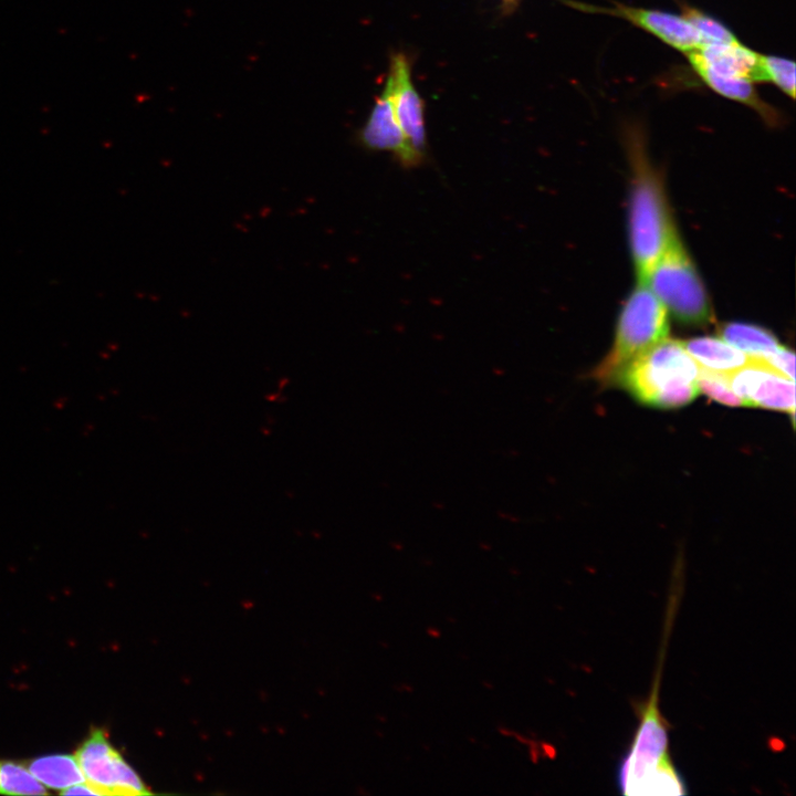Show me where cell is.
<instances>
[{
  "instance_id": "cell-3",
  "label": "cell",
  "mask_w": 796,
  "mask_h": 796,
  "mask_svg": "<svg viewBox=\"0 0 796 796\" xmlns=\"http://www.w3.org/2000/svg\"><path fill=\"white\" fill-rule=\"evenodd\" d=\"M699 373L683 342L667 337L632 359L616 383L642 404L678 408L700 392Z\"/></svg>"
},
{
  "instance_id": "cell-7",
  "label": "cell",
  "mask_w": 796,
  "mask_h": 796,
  "mask_svg": "<svg viewBox=\"0 0 796 796\" xmlns=\"http://www.w3.org/2000/svg\"><path fill=\"white\" fill-rule=\"evenodd\" d=\"M726 375L730 387L742 401V406L785 411L794 417V380L783 376L762 359L751 357L746 365Z\"/></svg>"
},
{
  "instance_id": "cell-17",
  "label": "cell",
  "mask_w": 796,
  "mask_h": 796,
  "mask_svg": "<svg viewBox=\"0 0 796 796\" xmlns=\"http://www.w3.org/2000/svg\"><path fill=\"white\" fill-rule=\"evenodd\" d=\"M683 15L698 31L702 45L739 41L725 25L696 9L685 8Z\"/></svg>"
},
{
  "instance_id": "cell-13",
  "label": "cell",
  "mask_w": 796,
  "mask_h": 796,
  "mask_svg": "<svg viewBox=\"0 0 796 796\" xmlns=\"http://www.w3.org/2000/svg\"><path fill=\"white\" fill-rule=\"evenodd\" d=\"M683 344L701 368L716 373L729 374L746 365L751 359L720 336L695 337Z\"/></svg>"
},
{
  "instance_id": "cell-21",
  "label": "cell",
  "mask_w": 796,
  "mask_h": 796,
  "mask_svg": "<svg viewBox=\"0 0 796 796\" xmlns=\"http://www.w3.org/2000/svg\"><path fill=\"white\" fill-rule=\"evenodd\" d=\"M503 11L506 13H511L515 8L519 6L521 0H501Z\"/></svg>"
},
{
  "instance_id": "cell-14",
  "label": "cell",
  "mask_w": 796,
  "mask_h": 796,
  "mask_svg": "<svg viewBox=\"0 0 796 796\" xmlns=\"http://www.w3.org/2000/svg\"><path fill=\"white\" fill-rule=\"evenodd\" d=\"M23 764L45 787L63 790L72 785L86 782L74 755H48Z\"/></svg>"
},
{
  "instance_id": "cell-2",
  "label": "cell",
  "mask_w": 796,
  "mask_h": 796,
  "mask_svg": "<svg viewBox=\"0 0 796 796\" xmlns=\"http://www.w3.org/2000/svg\"><path fill=\"white\" fill-rule=\"evenodd\" d=\"M660 669L648 700L639 709V724L617 769L626 795H682L687 786L669 755L668 724L658 706Z\"/></svg>"
},
{
  "instance_id": "cell-19",
  "label": "cell",
  "mask_w": 796,
  "mask_h": 796,
  "mask_svg": "<svg viewBox=\"0 0 796 796\" xmlns=\"http://www.w3.org/2000/svg\"><path fill=\"white\" fill-rule=\"evenodd\" d=\"M762 64L766 82L774 83L790 98L795 97V62L783 57L763 55Z\"/></svg>"
},
{
  "instance_id": "cell-8",
  "label": "cell",
  "mask_w": 796,
  "mask_h": 796,
  "mask_svg": "<svg viewBox=\"0 0 796 796\" xmlns=\"http://www.w3.org/2000/svg\"><path fill=\"white\" fill-rule=\"evenodd\" d=\"M398 124L409 147L422 159L427 150L425 102L413 86L408 56L401 52L390 55L386 78Z\"/></svg>"
},
{
  "instance_id": "cell-4",
  "label": "cell",
  "mask_w": 796,
  "mask_h": 796,
  "mask_svg": "<svg viewBox=\"0 0 796 796\" xmlns=\"http://www.w3.org/2000/svg\"><path fill=\"white\" fill-rule=\"evenodd\" d=\"M668 334L667 308L646 284L638 283L620 312L612 347L594 376L601 383H616L632 359Z\"/></svg>"
},
{
  "instance_id": "cell-9",
  "label": "cell",
  "mask_w": 796,
  "mask_h": 796,
  "mask_svg": "<svg viewBox=\"0 0 796 796\" xmlns=\"http://www.w3.org/2000/svg\"><path fill=\"white\" fill-rule=\"evenodd\" d=\"M356 139L365 149L390 151L400 165L407 168L415 167L423 160L409 147L398 124L387 80L368 118L357 132Z\"/></svg>"
},
{
  "instance_id": "cell-12",
  "label": "cell",
  "mask_w": 796,
  "mask_h": 796,
  "mask_svg": "<svg viewBox=\"0 0 796 796\" xmlns=\"http://www.w3.org/2000/svg\"><path fill=\"white\" fill-rule=\"evenodd\" d=\"M694 71L701 80L718 94L753 108L768 125H779L781 115L774 107L761 98L751 81L715 74L704 69Z\"/></svg>"
},
{
  "instance_id": "cell-18",
  "label": "cell",
  "mask_w": 796,
  "mask_h": 796,
  "mask_svg": "<svg viewBox=\"0 0 796 796\" xmlns=\"http://www.w3.org/2000/svg\"><path fill=\"white\" fill-rule=\"evenodd\" d=\"M698 386L700 391L723 405L731 407L742 406V401L730 387L726 374L700 367Z\"/></svg>"
},
{
  "instance_id": "cell-10",
  "label": "cell",
  "mask_w": 796,
  "mask_h": 796,
  "mask_svg": "<svg viewBox=\"0 0 796 796\" xmlns=\"http://www.w3.org/2000/svg\"><path fill=\"white\" fill-rule=\"evenodd\" d=\"M573 6L585 11L603 12L625 19L684 53L702 46L698 31L683 14L678 15L660 10L633 8L618 3L612 8H598L578 3H573Z\"/></svg>"
},
{
  "instance_id": "cell-6",
  "label": "cell",
  "mask_w": 796,
  "mask_h": 796,
  "mask_svg": "<svg viewBox=\"0 0 796 796\" xmlns=\"http://www.w3.org/2000/svg\"><path fill=\"white\" fill-rule=\"evenodd\" d=\"M85 779L97 795H148L139 775L113 747L105 732L94 729L75 752Z\"/></svg>"
},
{
  "instance_id": "cell-20",
  "label": "cell",
  "mask_w": 796,
  "mask_h": 796,
  "mask_svg": "<svg viewBox=\"0 0 796 796\" xmlns=\"http://www.w3.org/2000/svg\"><path fill=\"white\" fill-rule=\"evenodd\" d=\"M762 360L783 376L795 380V354L793 350L781 345L774 353Z\"/></svg>"
},
{
  "instance_id": "cell-11",
  "label": "cell",
  "mask_w": 796,
  "mask_h": 796,
  "mask_svg": "<svg viewBox=\"0 0 796 796\" xmlns=\"http://www.w3.org/2000/svg\"><path fill=\"white\" fill-rule=\"evenodd\" d=\"M693 70L704 69L724 76L766 82L762 54L739 41L702 45L685 53Z\"/></svg>"
},
{
  "instance_id": "cell-1",
  "label": "cell",
  "mask_w": 796,
  "mask_h": 796,
  "mask_svg": "<svg viewBox=\"0 0 796 796\" xmlns=\"http://www.w3.org/2000/svg\"><path fill=\"white\" fill-rule=\"evenodd\" d=\"M626 144L632 168L629 235L638 283H643L654 263L678 237L661 177L651 166L641 132L628 129Z\"/></svg>"
},
{
  "instance_id": "cell-16",
  "label": "cell",
  "mask_w": 796,
  "mask_h": 796,
  "mask_svg": "<svg viewBox=\"0 0 796 796\" xmlns=\"http://www.w3.org/2000/svg\"><path fill=\"white\" fill-rule=\"evenodd\" d=\"M0 794L43 795L48 792L23 763L0 761Z\"/></svg>"
},
{
  "instance_id": "cell-15",
  "label": "cell",
  "mask_w": 796,
  "mask_h": 796,
  "mask_svg": "<svg viewBox=\"0 0 796 796\" xmlns=\"http://www.w3.org/2000/svg\"><path fill=\"white\" fill-rule=\"evenodd\" d=\"M720 337L752 358L764 359L781 344L773 333L764 327L746 323H726L720 328Z\"/></svg>"
},
{
  "instance_id": "cell-5",
  "label": "cell",
  "mask_w": 796,
  "mask_h": 796,
  "mask_svg": "<svg viewBox=\"0 0 796 796\" xmlns=\"http://www.w3.org/2000/svg\"><path fill=\"white\" fill-rule=\"evenodd\" d=\"M643 284L678 322L692 326L713 322L704 285L678 237L654 263Z\"/></svg>"
}]
</instances>
